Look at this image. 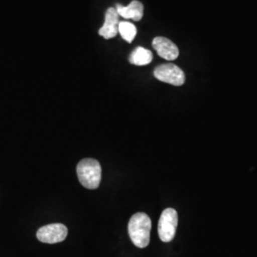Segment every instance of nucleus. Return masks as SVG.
<instances>
[{"label": "nucleus", "mask_w": 257, "mask_h": 257, "mask_svg": "<svg viewBox=\"0 0 257 257\" xmlns=\"http://www.w3.org/2000/svg\"><path fill=\"white\" fill-rule=\"evenodd\" d=\"M177 224V211L173 208L165 209L158 222V235L163 242L168 243L175 238Z\"/></svg>", "instance_id": "7ed1b4c3"}, {"label": "nucleus", "mask_w": 257, "mask_h": 257, "mask_svg": "<svg viewBox=\"0 0 257 257\" xmlns=\"http://www.w3.org/2000/svg\"><path fill=\"white\" fill-rule=\"evenodd\" d=\"M116 12L123 19H133L135 21H139L143 18L144 7L143 4L138 1H132L128 6H122L120 4H116Z\"/></svg>", "instance_id": "6e6552de"}, {"label": "nucleus", "mask_w": 257, "mask_h": 257, "mask_svg": "<svg viewBox=\"0 0 257 257\" xmlns=\"http://www.w3.org/2000/svg\"><path fill=\"white\" fill-rule=\"evenodd\" d=\"M68 235L67 227L60 224H50L41 227L37 230V237L40 242L47 244H55L64 241Z\"/></svg>", "instance_id": "39448f33"}, {"label": "nucleus", "mask_w": 257, "mask_h": 257, "mask_svg": "<svg viewBox=\"0 0 257 257\" xmlns=\"http://www.w3.org/2000/svg\"><path fill=\"white\" fill-rule=\"evenodd\" d=\"M130 63L137 66H145L150 64L153 60V54L151 51L143 47H138L130 55Z\"/></svg>", "instance_id": "1a4fd4ad"}, {"label": "nucleus", "mask_w": 257, "mask_h": 257, "mask_svg": "<svg viewBox=\"0 0 257 257\" xmlns=\"http://www.w3.org/2000/svg\"><path fill=\"white\" fill-rule=\"evenodd\" d=\"M119 15L115 8H109L105 15V23L100 28L98 34L106 39L113 38L118 34L119 25Z\"/></svg>", "instance_id": "0eeeda50"}, {"label": "nucleus", "mask_w": 257, "mask_h": 257, "mask_svg": "<svg viewBox=\"0 0 257 257\" xmlns=\"http://www.w3.org/2000/svg\"><path fill=\"white\" fill-rule=\"evenodd\" d=\"M153 47L159 56L166 60H175L179 55V50L174 42L166 37H157L153 40Z\"/></svg>", "instance_id": "423d86ee"}, {"label": "nucleus", "mask_w": 257, "mask_h": 257, "mask_svg": "<svg viewBox=\"0 0 257 257\" xmlns=\"http://www.w3.org/2000/svg\"><path fill=\"white\" fill-rule=\"evenodd\" d=\"M118 33L124 40L131 43L137 36L138 30L133 23L128 21H122L119 22V25H118Z\"/></svg>", "instance_id": "9d476101"}, {"label": "nucleus", "mask_w": 257, "mask_h": 257, "mask_svg": "<svg viewBox=\"0 0 257 257\" xmlns=\"http://www.w3.org/2000/svg\"><path fill=\"white\" fill-rule=\"evenodd\" d=\"M77 176L83 187L89 190H95L101 182V166L92 158L82 159L77 165Z\"/></svg>", "instance_id": "f03ea898"}, {"label": "nucleus", "mask_w": 257, "mask_h": 257, "mask_svg": "<svg viewBox=\"0 0 257 257\" xmlns=\"http://www.w3.org/2000/svg\"><path fill=\"white\" fill-rule=\"evenodd\" d=\"M152 221L144 212L135 213L128 221L130 238L138 248H146L150 243Z\"/></svg>", "instance_id": "f257e3e1"}, {"label": "nucleus", "mask_w": 257, "mask_h": 257, "mask_svg": "<svg viewBox=\"0 0 257 257\" xmlns=\"http://www.w3.org/2000/svg\"><path fill=\"white\" fill-rule=\"evenodd\" d=\"M154 74L156 79L174 86H182L185 83V74L176 65L169 63L156 67Z\"/></svg>", "instance_id": "20e7f679"}]
</instances>
